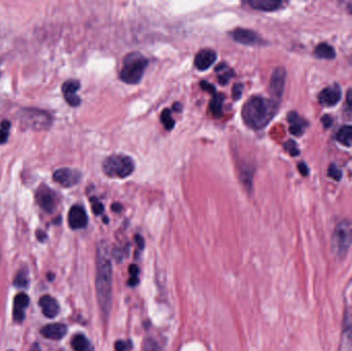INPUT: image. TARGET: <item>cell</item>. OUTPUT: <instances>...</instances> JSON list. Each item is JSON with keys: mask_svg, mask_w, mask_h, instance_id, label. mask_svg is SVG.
<instances>
[{"mask_svg": "<svg viewBox=\"0 0 352 351\" xmlns=\"http://www.w3.org/2000/svg\"><path fill=\"white\" fill-rule=\"evenodd\" d=\"M96 267L97 300L103 317L106 318L109 315L111 309L112 268L104 243H101L98 246Z\"/></svg>", "mask_w": 352, "mask_h": 351, "instance_id": "1", "label": "cell"}, {"mask_svg": "<svg viewBox=\"0 0 352 351\" xmlns=\"http://www.w3.org/2000/svg\"><path fill=\"white\" fill-rule=\"evenodd\" d=\"M279 103L260 96L251 97L243 106L241 114L245 125L253 130L265 128L274 118Z\"/></svg>", "mask_w": 352, "mask_h": 351, "instance_id": "2", "label": "cell"}, {"mask_svg": "<svg viewBox=\"0 0 352 351\" xmlns=\"http://www.w3.org/2000/svg\"><path fill=\"white\" fill-rule=\"evenodd\" d=\"M149 65V60L137 52H132L125 56L120 78L128 84H136L142 79L143 73Z\"/></svg>", "mask_w": 352, "mask_h": 351, "instance_id": "3", "label": "cell"}, {"mask_svg": "<svg viewBox=\"0 0 352 351\" xmlns=\"http://www.w3.org/2000/svg\"><path fill=\"white\" fill-rule=\"evenodd\" d=\"M18 120L23 130L45 131L48 130L53 122L50 113L37 108H23L18 112Z\"/></svg>", "mask_w": 352, "mask_h": 351, "instance_id": "4", "label": "cell"}, {"mask_svg": "<svg viewBox=\"0 0 352 351\" xmlns=\"http://www.w3.org/2000/svg\"><path fill=\"white\" fill-rule=\"evenodd\" d=\"M102 168L108 178L126 179L133 173L135 163L129 156L112 155L104 160Z\"/></svg>", "mask_w": 352, "mask_h": 351, "instance_id": "5", "label": "cell"}, {"mask_svg": "<svg viewBox=\"0 0 352 351\" xmlns=\"http://www.w3.org/2000/svg\"><path fill=\"white\" fill-rule=\"evenodd\" d=\"M352 244V224L342 221L337 225L332 237V248L335 255L342 258Z\"/></svg>", "mask_w": 352, "mask_h": 351, "instance_id": "6", "label": "cell"}, {"mask_svg": "<svg viewBox=\"0 0 352 351\" xmlns=\"http://www.w3.org/2000/svg\"><path fill=\"white\" fill-rule=\"evenodd\" d=\"M285 78H286V71L282 66L276 67L271 75L270 78V84H269V91L272 96V100L279 103L283 91L285 86Z\"/></svg>", "mask_w": 352, "mask_h": 351, "instance_id": "7", "label": "cell"}, {"mask_svg": "<svg viewBox=\"0 0 352 351\" xmlns=\"http://www.w3.org/2000/svg\"><path fill=\"white\" fill-rule=\"evenodd\" d=\"M53 178L56 183L64 188H72L81 180V173L71 168H60L54 172Z\"/></svg>", "mask_w": 352, "mask_h": 351, "instance_id": "8", "label": "cell"}, {"mask_svg": "<svg viewBox=\"0 0 352 351\" xmlns=\"http://www.w3.org/2000/svg\"><path fill=\"white\" fill-rule=\"evenodd\" d=\"M229 34L236 42L242 43V45L245 46H259L265 43V40L259 36V34L250 29L236 28Z\"/></svg>", "mask_w": 352, "mask_h": 351, "instance_id": "9", "label": "cell"}, {"mask_svg": "<svg viewBox=\"0 0 352 351\" xmlns=\"http://www.w3.org/2000/svg\"><path fill=\"white\" fill-rule=\"evenodd\" d=\"M36 202L39 207L46 212H53L57 207V196L48 187L40 186L36 192Z\"/></svg>", "mask_w": 352, "mask_h": 351, "instance_id": "10", "label": "cell"}, {"mask_svg": "<svg viewBox=\"0 0 352 351\" xmlns=\"http://www.w3.org/2000/svg\"><path fill=\"white\" fill-rule=\"evenodd\" d=\"M68 224L73 230H79L86 227L87 215L82 206L74 205L70 208L68 213Z\"/></svg>", "mask_w": 352, "mask_h": 351, "instance_id": "11", "label": "cell"}, {"mask_svg": "<svg viewBox=\"0 0 352 351\" xmlns=\"http://www.w3.org/2000/svg\"><path fill=\"white\" fill-rule=\"evenodd\" d=\"M80 83L76 79H69L66 80L62 85V92L64 95V98L66 102L73 107H76L80 104V98L76 94L79 90Z\"/></svg>", "mask_w": 352, "mask_h": 351, "instance_id": "12", "label": "cell"}, {"mask_svg": "<svg viewBox=\"0 0 352 351\" xmlns=\"http://www.w3.org/2000/svg\"><path fill=\"white\" fill-rule=\"evenodd\" d=\"M341 97H342V92H341L340 86L338 84H333L326 87V89H324L320 92L318 99L320 104L332 107V106H335L337 103H339Z\"/></svg>", "mask_w": 352, "mask_h": 351, "instance_id": "13", "label": "cell"}, {"mask_svg": "<svg viewBox=\"0 0 352 351\" xmlns=\"http://www.w3.org/2000/svg\"><path fill=\"white\" fill-rule=\"evenodd\" d=\"M217 55L213 50L203 49L197 53L194 60V64L198 70L205 71L215 63Z\"/></svg>", "mask_w": 352, "mask_h": 351, "instance_id": "14", "label": "cell"}, {"mask_svg": "<svg viewBox=\"0 0 352 351\" xmlns=\"http://www.w3.org/2000/svg\"><path fill=\"white\" fill-rule=\"evenodd\" d=\"M43 337L50 340H61L67 333V327L63 324H50L40 330Z\"/></svg>", "mask_w": 352, "mask_h": 351, "instance_id": "15", "label": "cell"}, {"mask_svg": "<svg viewBox=\"0 0 352 351\" xmlns=\"http://www.w3.org/2000/svg\"><path fill=\"white\" fill-rule=\"evenodd\" d=\"M39 306L41 307L42 313L49 318H54L59 313V305L51 296H42L39 299Z\"/></svg>", "mask_w": 352, "mask_h": 351, "instance_id": "16", "label": "cell"}, {"mask_svg": "<svg viewBox=\"0 0 352 351\" xmlns=\"http://www.w3.org/2000/svg\"><path fill=\"white\" fill-rule=\"evenodd\" d=\"M29 305V297L21 292L16 296L14 302V319L18 323H22L25 318V309Z\"/></svg>", "mask_w": 352, "mask_h": 351, "instance_id": "17", "label": "cell"}, {"mask_svg": "<svg viewBox=\"0 0 352 351\" xmlns=\"http://www.w3.org/2000/svg\"><path fill=\"white\" fill-rule=\"evenodd\" d=\"M287 121L289 123V132L296 136H301L308 125V123L295 111L287 114Z\"/></svg>", "mask_w": 352, "mask_h": 351, "instance_id": "18", "label": "cell"}, {"mask_svg": "<svg viewBox=\"0 0 352 351\" xmlns=\"http://www.w3.org/2000/svg\"><path fill=\"white\" fill-rule=\"evenodd\" d=\"M248 5L256 11L261 12H275L282 6L280 0H249Z\"/></svg>", "mask_w": 352, "mask_h": 351, "instance_id": "19", "label": "cell"}, {"mask_svg": "<svg viewBox=\"0 0 352 351\" xmlns=\"http://www.w3.org/2000/svg\"><path fill=\"white\" fill-rule=\"evenodd\" d=\"M71 346L74 351H93L94 347L91 342L82 334H76L71 340Z\"/></svg>", "mask_w": 352, "mask_h": 351, "instance_id": "20", "label": "cell"}, {"mask_svg": "<svg viewBox=\"0 0 352 351\" xmlns=\"http://www.w3.org/2000/svg\"><path fill=\"white\" fill-rule=\"evenodd\" d=\"M215 72L217 73V79L218 82L221 83L222 85H225L229 82V80L234 76L235 72L234 70L227 64L225 63H221L218 64V66L215 68Z\"/></svg>", "mask_w": 352, "mask_h": 351, "instance_id": "21", "label": "cell"}, {"mask_svg": "<svg viewBox=\"0 0 352 351\" xmlns=\"http://www.w3.org/2000/svg\"><path fill=\"white\" fill-rule=\"evenodd\" d=\"M224 100H225L224 94L215 93L212 95V99L209 103V110L214 116L218 118V116L222 115Z\"/></svg>", "mask_w": 352, "mask_h": 351, "instance_id": "22", "label": "cell"}, {"mask_svg": "<svg viewBox=\"0 0 352 351\" xmlns=\"http://www.w3.org/2000/svg\"><path fill=\"white\" fill-rule=\"evenodd\" d=\"M336 139L338 142L345 147L352 145V127L351 126H343L339 129L336 135Z\"/></svg>", "mask_w": 352, "mask_h": 351, "instance_id": "23", "label": "cell"}, {"mask_svg": "<svg viewBox=\"0 0 352 351\" xmlns=\"http://www.w3.org/2000/svg\"><path fill=\"white\" fill-rule=\"evenodd\" d=\"M314 54L316 57L320 58V59H327V60H333L336 57V52L334 50V48L328 43H320L314 51Z\"/></svg>", "mask_w": 352, "mask_h": 351, "instance_id": "24", "label": "cell"}, {"mask_svg": "<svg viewBox=\"0 0 352 351\" xmlns=\"http://www.w3.org/2000/svg\"><path fill=\"white\" fill-rule=\"evenodd\" d=\"M161 122H162V124L164 125L165 129L168 130V131H170V130H172V129L174 128V126H175V121L173 120V118H172V115H171L170 109L165 108V109L161 112Z\"/></svg>", "mask_w": 352, "mask_h": 351, "instance_id": "25", "label": "cell"}, {"mask_svg": "<svg viewBox=\"0 0 352 351\" xmlns=\"http://www.w3.org/2000/svg\"><path fill=\"white\" fill-rule=\"evenodd\" d=\"M14 283L17 287L27 286V284H28V272L26 269H22L21 271H19L17 273Z\"/></svg>", "mask_w": 352, "mask_h": 351, "instance_id": "26", "label": "cell"}, {"mask_svg": "<svg viewBox=\"0 0 352 351\" xmlns=\"http://www.w3.org/2000/svg\"><path fill=\"white\" fill-rule=\"evenodd\" d=\"M142 351H162V349L155 340L148 338L143 342Z\"/></svg>", "mask_w": 352, "mask_h": 351, "instance_id": "27", "label": "cell"}, {"mask_svg": "<svg viewBox=\"0 0 352 351\" xmlns=\"http://www.w3.org/2000/svg\"><path fill=\"white\" fill-rule=\"evenodd\" d=\"M284 149L292 157H296V156H298L300 154V151H299V149L297 147V143L295 141H292V140H288L287 142H285L284 143Z\"/></svg>", "mask_w": 352, "mask_h": 351, "instance_id": "28", "label": "cell"}, {"mask_svg": "<svg viewBox=\"0 0 352 351\" xmlns=\"http://www.w3.org/2000/svg\"><path fill=\"white\" fill-rule=\"evenodd\" d=\"M328 172H329V177L334 179L335 181H340L342 178V171L335 164H332L330 166Z\"/></svg>", "mask_w": 352, "mask_h": 351, "instance_id": "29", "label": "cell"}, {"mask_svg": "<svg viewBox=\"0 0 352 351\" xmlns=\"http://www.w3.org/2000/svg\"><path fill=\"white\" fill-rule=\"evenodd\" d=\"M243 93V84L242 83H235L233 86V91H232V97L235 101H238Z\"/></svg>", "mask_w": 352, "mask_h": 351, "instance_id": "30", "label": "cell"}, {"mask_svg": "<svg viewBox=\"0 0 352 351\" xmlns=\"http://www.w3.org/2000/svg\"><path fill=\"white\" fill-rule=\"evenodd\" d=\"M91 203H92V210H93V212L96 215H100L103 212V210H104L103 204L101 202H99L96 198H92L91 199Z\"/></svg>", "mask_w": 352, "mask_h": 351, "instance_id": "31", "label": "cell"}, {"mask_svg": "<svg viewBox=\"0 0 352 351\" xmlns=\"http://www.w3.org/2000/svg\"><path fill=\"white\" fill-rule=\"evenodd\" d=\"M200 85H201V87H202V89H203L204 91H207V92L211 93L212 95L216 93L214 85H213V84H211V83H209V82H207V81H205V80L200 81Z\"/></svg>", "mask_w": 352, "mask_h": 351, "instance_id": "32", "label": "cell"}, {"mask_svg": "<svg viewBox=\"0 0 352 351\" xmlns=\"http://www.w3.org/2000/svg\"><path fill=\"white\" fill-rule=\"evenodd\" d=\"M9 138V130L2 128L0 129V144H5Z\"/></svg>", "mask_w": 352, "mask_h": 351, "instance_id": "33", "label": "cell"}, {"mask_svg": "<svg viewBox=\"0 0 352 351\" xmlns=\"http://www.w3.org/2000/svg\"><path fill=\"white\" fill-rule=\"evenodd\" d=\"M298 168H299L301 174L304 175V177H306V175H308V173H309V169H308V167L305 163H299Z\"/></svg>", "mask_w": 352, "mask_h": 351, "instance_id": "34", "label": "cell"}, {"mask_svg": "<svg viewBox=\"0 0 352 351\" xmlns=\"http://www.w3.org/2000/svg\"><path fill=\"white\" fill-rule=\"evenodd\" d=\"M115 351H128L127 344L123 341H118L115 344Z\"/></svg>", "mask_w": 352, "mask_h": 351, "instance_id": "35", "label": "cell"}, {"mask_svg": "<svg viewBox=\"0 0 352 351\" xmlns=\"http://www.w3.org/2000/svg\"><path fill=\"white\" fill-rule=\"evenodd\" d=\"M130 274L131 276H133V277H138V273H139V270H138V267L135 266V265H131L130 266Z\"/></svg>", "mask_w": 352, "mask_h": 351, "instance_id": "36", "label": "cell"}, {"mask_svg": "<svg viewBox=\"0 0 352 351\" xmlns=\"http://www.w3.org/2000/svg\"><path fill=\"white\" fill-rule=\"evenodd\" d=\"M346 102H347V105L349 107L352 108V89L348 90L347 92V95H346Z\"/></svg>", "mask_w": 352, "mask_h": 351, "instance_id": "37", "label": "cell"}, {"mask_svg": "<svg viewBox=\"0 0 352 351\" xmlns=\"http://www.w3.org/2000/svg\"><path fill=\"white\" fill-rule=\"evenodd\" d=\"M135 240H136V242H137L139 248L142 249V248L144 247V240H143V238H142L141 236H139V235H136V236H135Z\"/></svg>", "mask_w": 352, "mask_h": 351, "instance_id": "38", "label": "cell"}, {"mask_svg": "<svg viewBox=\"0 0 352 351\" xmlns=\"http://www.w3.org/2000/svg\"><path fill=\"white\" fill-rule=\"evenodd\" d=\"M321 121H322V123L325 124L326 127H330L331 124H332V120H331V118H330L328 114H326V115L322 118Z\"/></svg>", "mask_w": 352, "mask_h": 351, "instance_id": "39", "label": "cell"}, {"mask_svg": "<svg viewBox=\"0 0 352 351\" xmlns=\"http://www.w3.org/2000/svg\"><path fill=\"white\" fill-rule=\"evenodd\" d=\"M128 283H129V285H131V286H134V285H136V284L138 283V277H133V276H131V278L129 279Z\"/></svg>", "mask_w": 352, "mask_h": 351, "instance_id": "40", "label": "cell"}, {"mask_svg": "<svg viewBox=\"0 0 352 351\" xmlns=\"http://www.w3.org/2000/svg\"><path fill=\"white\" fill-rule=\"evenodd\" d=\"M37 238H38V240L43 241V240H45V239L47 238V235H46L45 233H43L42 231H37Z\"/></svg>", "mask_w": 352, "mask_h": 351, "instance_id": "41", "label": "cell"}, {"mask_svg": "<svg viewBox=\"0 0 352 351\" xmlns=\"http://www.w3.org/2000/svg\"><path fill=\"white\" fill-rule=\"evenodd\" d=\"M112 210L115 211V212L121 211V210H122V205H121V204H118V203L112 204Z\"/></svg>", "mask_w": 352, "mask_h": 351, "instance_id": "42", "label": "cell"}, {"mask_svg": "<svg viewBox=\"0 0 352 351\" xmlns=\"http://www.w3.org/2000/svg\"><path fill=\"white\" fill-rule=\"evenodd\" d=\"M173 109L176 111V110H178V111H181L182 110V104L181 103H174L173 104Z\"/></svg>", "mask_w": 352, "mask_h": 351, "instance_id": "43", "label": "cell"}, {"mask_svg": "<svg viewBox=\"0 0 352 351\" xmlns=\"http://www.w3.org/2000/svg\"><path fill=\"white\" fill-rule=\"evenodd\" d=\"M30 351H41L40 350V347L38 346V344H34L32 347H31V350Z\"/></svg>", "mask_w": 352, "mask_h": 351, "instance_id": "44", "label": "cell"}, {"mask_svg": "<svg viewBox=\"0 0 352 351\" xmlns=\"http://www.w3.org/2000/svg\"><path fill=\"white\" fill-rule=\"evenodd\" d=\"M11 351H13V350H11Z\"/></svg>", "mask_w": 352, "mask_h": 351, "instance_id": "45", "label": "cell"}]
</instances>
